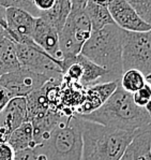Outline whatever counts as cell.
Segmentation results:
<instances>
[{"instance_id":"cell-1","label":"cell","mask_w":151,"mask_h":160,"mask_svg":"<svg viewBox=\"0 0 151 160\" xmlns=\"http://www.w3.org/2000/svg\"><path fill=\"white\" fill-rule=\"evenodd\" d=\"M77 115L85 119L126 131H134L151 122V115L148 111L138 107L134 102L132 93L123 89L119 82L115 92L98 109L88 114Z\"/></svg>"},{"instance_id":"cell-2","label":"cell","mask_w":151,"mask_h":160,"mask_svg":"<svg viewBox=\"0 0 151 160\" xmlns=\"http://www.w3.org/2000/svg\"><path fill=\"white\" fill-rule=\"evenodd\" d=\"M78 117L83 138L82 159L120 160L132 139L134 131L105 126L100 122Z\"/></svg>"},{"instance_id":"cell-3","label":"cell","mask_w":151,"mask_h":160,"mask_svg":"<svg viewBox=\"0 0 151 160\" xmlns=\"http://www.w3.org/2000/svg\"><path fill=\"white\" fill-rule=\"evenodd\" d=\"M36 160H79L83 152L80 119L76 114H64L46 137L33 147Z\"/></svg>"},{"instance_id":"cell-4","label":"cell","mask_w":151,"mask_h":160,"mask_svg":"<svg viewBox=\"0 0 151 160\" xmlns=\"http://www.w3.org/2000/svg\"><path fill=\"white\" fill-rule=\"evenodd\" d=\"M123 29L109 24L99 30H92L83 45L80 54L108 71L111 81L120 80L122 69Z\"/></svg>"},{"instance_id":"cell-5","label":"cell","mask_w":151,"mask_h":160,"mask_svg":"<svg viewBox=\"0 0 151 160\" xmlns=\"http://www.w3.org/2000/svg\"><path fill=\"white\" fill-rule=\"evenodd\" d=\"M122 69H137L151 85V30L129 31L123 29Z\"/></svg>"},{"instance_id":"cell-6","label":"cell","mask_w":151,"mask_h":160,"mask_svg":"<svg viewBox=\"0 0 151 160\" xmlns=\"http://www.w3.org/2000/svg\"><path fill=\"white\" fill-rule=\"evenodd\" d=\"M91 31V24L85 12V7H71L64 25L58 33L62 59L78 55Z\"/></svg>"},{"instance_id":"cell-7","label":"cell","mask_w":151,"mask_h":160,"mask_svg":"<svg viewBox=\"0 0 151 160\" xmlns=\"http://www.w3.org/2000/svg\"><path fill=\"white\" fill-rule=\"evenodd\" d=\"M16 56L21 67H25L36 72L43 73L52 80H61V61L57 60L41 48L35 42H15Z\"/></svg>"},{"instance_id":"cell-8","label":"cell","mask_w":151,"mask_h":160,"mask_svg":"<svg viewBox=\"0 0 151 160\" xmlns=\"http://www.w3.org/2000/svg\"><path fill=\"white\" fill-rule=\"evenodd\" d=\"M50 80L52 78L43 73L19 67L0 75V85L3 86L12 97H26Z\"/></svg>"},{"instance_id":"cell-9","label":"cell","mask_w":151,"mask_h":160,"mask_svg":"<svg viewBox=\"0 0 151 160\" xmlns=\"http://www.w3.org/2000/svg\"><path fill=\"white\" fill-rule=\"evenodd\" d=\"M36 16L28 11L16 7L6 8V31L13 41L17 43H31Z\"/></svg>"},{"instance_id":"cell-10","label":"cell","mask_w":151,"mask_h":160,"mask_svg":"<svg viewBox=\"0 0 151 160\" xmlns=\"http://www.w3.org/2000/svg\"><path fill=\"white\" fill-rule=\"evenodd\" d=\"M115 24L129 31H148L150 26L140 18L128 0H111L107 6Z\"/></svg>"},{"instance_id":"cell-11","label":"cell","mask_w":151,"mask_h":160,"mask_svg":"<svg viewBox=\"0 0 151 160\" xmlns=\"http://www.w3.org/2000/svg\"><path fill=\"white\" fill-rule=\"evenodd\" d=\"M31 39L48 55L59 61L62 60V54L59 48L58 30L44 18L36 16L33 30L31 32Z\"/></svg>"},{"instance_id":"cell-12","label":"cell","mask_w":151,"mask_h":160,"mask_svg":"<svg viewBox=\"0 0 151 160\" xmlns=\"http://www.w3.org/2000/svg\"><path fill=\"white\" fill-rule=\"evenodd\" d=\"M151 160V122L134 130L121 160Z\"/></svg>"},{"instance_id":"cell-13","label":"cell","mask_w":151,"mask_h":160,"mask_svg":"<svg viewBox=\"0 0 151 160\" xmlns=\"http://www.w3.org/2000/svg\"><path fill=\"white\" fill-rule=\"evenodd\" d=\"M118 81L97 83L85 88L84 99L76 109V114H88L106 101V99L115 92Z\"/></svg>"},{"instance_id":"cell-14","label":"cell","mask_w":151,"mask_h":160,"mask_svg":"<svg viewBox=\"0 0 151 160\" xmlns=\"http://www.w3.org/2000/svg\"><path fill=\"white\" fill-rule=\"evenodd\" d=\"M27 122V107L25 97H13L0 112V128L9 134L15 128Z\"/></svg>"},{"instance_id":"cell-15","label":"cell","mask_w":151,"mask_h":160,"mask_svg":"<svg viewBox=\"0 0 151 160\" xmlns=\"http://www.w3.org/2000/svg\"><path fill=\"white\" fill-rule=\"evenodd\" d=\"M76 59L83 67V74L79 80V85L83 86L84 88L94 85L97 83L109 82L111 81L108 71L105 68L97 65L96 62L91 61L80 53L78 55H76Z\"/></svg>"},{"instance_id":"cell-16","label":"cell","mask_w":151,"mask_h":160,"mask_svg":"<svg viewBox=\"0 0 151 160\" xmlns=\"http://www.w3.org/2000/svg\"><path fill=\"white\" fill-rule=\"evenodd\" d=\"M16 56L15 41L7 33L6 29L0 26V75L19 68Z\"/></svg>"},{"instance_id":"cell-17","label":"cell","mask_w":151,"mask_h":160,"mask_svg":"<svg viewBox=\"0 0 151 160\" xmlns=\"http://www.w3.org/2000/svg\"><path fill=\"white\" fill-rule=\"evenodd\" d=\"M7 142L10 146L14 149V152H18L21 149L35 147V141H33V130L32 125L30 122H25L13 130L9 134Z\"/></svg>"},{"instance_id":"cell-18","label":"cell","mask_w":151,"mask_h":160,"mask_svg":"<svg viewBox=\"0 0 151 160\" xmlns=\"http://www.w3.org/2000/svg\"><path fill=\"white\" fill-rule=\"evenodd\" d=\"M85 12L90 21L92 30H99L104 26L115 23L107 6H104V4L87 0L85 4Z\"/></svg>"},{"instance_id":"cell-19","label":"cell","mask_w":151,"mask_h":160,"mask_svg":"<svg viewBox=\"0 0 151 160\" xmlns=\"http://www.w3.org/2000/svg\"><path fill=\"white\" fill-rule=\"evenodd\" d=\"M71 11V2L70 0H56V3L50 10L41 14L40 17L44 18L50 23L58 30V33L61 30L65 23L68 15Z\"/></svg>"},{"instance_id":"cell-20","label":"cell","mask_w":151,"mask_h":160,"mask_svg":"<svg viewBox=\"0 0 151 160\" xmlns=\"http://www.w3.org/2000/svg\"><path fill=\"white\" fill-rule=\"evenodd\" d=\"M119 83L123 89L133 93L139 88H142L147 83V80H146L145 75L137 69H128V70L123 71Z\"/></svg>"},{"instance_id":"cell-21","label":"cell","mask_w":151,"mask_h":160,"mask_svg":"<svg viewBox=\"0 0 151 160\" xmlns=\"http://www.w3.org/2000/svg\"><path fill=\"white\" fill-rule=\"evenodd\" d=\"M137 14L151 28V0H128Z\"/></svg>"},{"instance_id":"cell-22","label":"cell","mask_w":151,"mask_h":160,"mask_svg":"<svg viewBox=\"0 0 151 160\" xmlns=\"http://www.w3.org/2000/svg\"><path fill=\"white\" fill-rule=\"evenodd\" d=\"M133 95V100L138 107L145 108L149 102H151V85L149 83H146L142 88L136 90Z\"/></svg>"},{"instance_id":"cell-23","label":"cell","mask_w":151,"mask_h":160,"mask_svg":"<svg viewBox=\"0 0 151 160\" xmlns=\"http://www.w3.org/2000/svg\"><path fill=\"white\" fill-rule=\"evenodd\" d=\"M8 7H16V8L24 9L32 15L38 16V12L32 6L30 0H8Z\"/></svg>"},{"instance_id":"cell-24","label":"cell","mask_w":151,"mask_h":160,"mask_svg":"<svg viewBox=\"0 0 151 160\" xmlns=\"http://www.w3.org/2000/svg\"><path fill=\"white\" fill-rule=\"evenodd\" d=\"M30 1L38 12V16L50 10L56 3V0H30Z\"/></svg>"},{"instance_id":"cell-25","label":"cell","mask_w":151,"mask_h":160,"mask_svg":"<svg viewBox=\"0 0 151 160\" xmlns=\"http://www.w3.org/2000/svg\"><path fill=\"white\" fill-rule=\"evenodd\" d=\"M15 152L8 142H0V160H14Z\"/></svg>"},{"instance_id":"cell-26","label":"cell","mask_w":151,"mask_h":160,"mask_svg":"<svg viewBox=\"0 0 151 160\" xmlns=\"http://www.w3.org/2000/svg\"><path fill=\"white\" fill-rule=\"evenodd\" d=\"M14 160H36V154L33 147H29V148L15 152Z\"/></svg>"},{"instance_id":"cell-27","label":"cell","mask_w":151,"mask_h":160,"mask_svg":"<svg viewBox=\"0 0 151 160\" xmlns=\"http://www.w3.org/2000/svg\"><path fill=\"white\" fill-rule=\"evenodd\" d=\"M11 98H13L11 96V93H10L3 86L0 85V112L3 110V108L6 107V104L9 102V100L11 99Z\"/></svg>"},{"instance_id":"cell-28","label":"cell","mask_w":151,"mask_h":160,"mask_svg":"<svg viewBox=\"0 0 151 160\" xmlns=\"http://www.w3.org/2000/svg\"><path fill=\"white\" fill-rule=\"evenodd\" d=\"M71 7H83L84 8L87 0H70Z\"/></svg>"},{"instance_id":"cell-29","label":"cell","mask_w":151,"mask_h":160,"mask_svg":"<svg viewBox=\"0 0 151 160\" xmlns=\"http://www.w3.org/2000/svg\"><path fill=\"white\" fill-rule=\"evenodd\" d=\"M90 1L97 2V3H100V4H104V6H108L111 0H90Z\"/></svg>"},{"instance_id":"cell-30","label":"cell","mask_w":151,"mask_h":160,"mask_svg":"<svg viewBox=\"0 0 151 160\" xmlns=\"http://www.w3.org/2000/svg\"><path fill=\"white\" fill-rule=\"evenodd\" d=\"M0 142H1V141H0Z\"/></svg>"}]
</instances>
